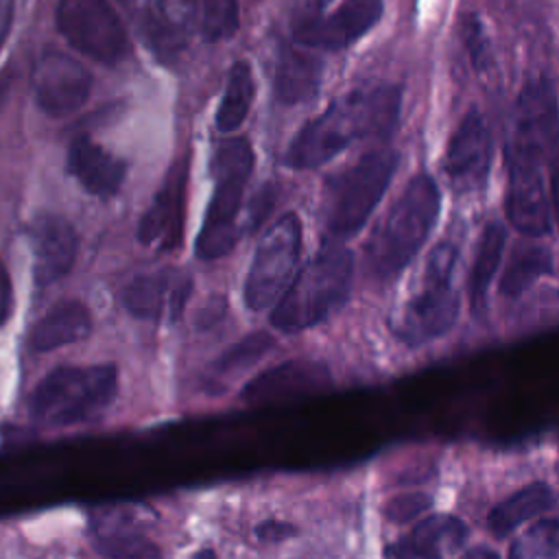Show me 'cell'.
Here are the masks:
<instances>
[{"mask_svg":"<svg viewBox=\"0 0 559 559\" xmlns=\"http://www.w3.org/2000/svg\"><path fill=\"white\" fill-rule=\"evenodd\" d=\"M92 314L83 301L63 299L55 304L28 332V345L35 352H52L87 338Z\"/></svg>","mask_w":559,"mask_h":559,"instance_id":"7402d4cb","label":"cell"},{"mask_svg":"<svg viewBox=\"0 0 559 559\" xmlns=\"http://www.w3.org/2000/svg\"><path fill=\"white\" fill-rule=\"evenodd\" d=\"M459 262V249L443 240L432 247L424 266L419 290L404 304L400 317L393 323L395 336L419 347L443 336L459 314V290L454 286V273Z\"/></svg>","mask_w":559,"mask_h":559,"instance_id":"ba28073f","label":"cell"},{"mask_svg":"<svg viewBox=\"0 0 559 559\" xmlns=\"http://www.w3.org/2000/svg\"><path fill=\"white\" fill-rule=\"evenodd\" d=\"M253 96L255 83L251 66L247 61H234L227 72L225 90L216 109V129L221 133H234L236 129H240V124L249 116Z\"/></svg>","mask_w":559,"mask_h":559,"instance_id":"484cf974","label":"cell"},{"mask_svg":"<svg viewBox=\"0 0 559 559\" xmlns=\"http://www.w3.org/2000/svg\"><path fill=\"white\" fill-rule=\"evenodd\" d=\"M192 293V280L179 269L140 273L120 290L122 308L144 321H177Z\"/></svg>","mask_w":559,"mask_h":559,"instance_id":"9a60e30c","label":"cell"},{"mask_svg":"<svg viewBox=\"0 0 559 559\" xmlns=\"http://www.w3.org/2000/svg\"><path fill=\"white\" fill-rule=\"evenodd\" d=\"M555 504H557L555 491L546 483L526 485L491 509V513L487 518L489 531L498 537H504L511 531H515L520 524H524L526 520L550 511Z\"/></svg>","mask_w":559,"mask_h":559,"instance_id":"603a6c76","label":"cell"},{"mask_svg":"<svg viewBox=\"0 0 559 559\" xmlns=\"http://www.w3.org/2000/svg\"><path fill=\"white\" fill-rule=\"evenodd\" d=\"M400 109L397 85H356L293 135L284 151V164L293 170H310L328 164L356 140H386L397 127Z\"/></svg>","mask_w":559,"mask_h":559,"instance_id":"7a4b0ae2","label":"cell"},{"mask_svg":"<svg viewBox=\"0 0 559 559\" xmlns=\"http://www.w3.org/2000/svg\"><path fill=\"white\" fill-rule=\"evenodd\" d=\"M504 240H507V231L498 221L487 223L480 238H478L476 255H474V262H472V269H469V280H467L469 306H472V312L476 317L483 314L485 308H487L489 284H491V280L496 275V269L500 264Z\"/></svg>","mask_w":559,"mask_h":559,"instance_id":"cb8c5ba5","label":"cell"},{"mask_svg":"<svg viewBox=\"0 0 559 559\" xmlns=\"http://www.w3.org/2000/svg\"><path fill=\"white\" fill-rule=\"evenodd\" d=\"M273 347V338L264 332H255L231 345L227 352L218 356L212 365V378H231L234 373L251 367L260 356H264Z\"/></svg>","mask_w":559,"mask_h":559,"instance_id":"f546056e","label":"cell"},{"mask_svg":"<svg viewBox=\"0 0 559 559\" xmlns=\"http://www.w3.org/2000/svg\"><path fill=\"white\" fill-rule=\"evenodd\" d=\"M397 164L400 155L395 148L378 146L328 179L323 192V223L332 238H347L369 221Z\"/></svg>","mask_w":559,"mask_h":559,"instance_id":"52a82bcc","label":"cell"},{"mask_svg":"<svg viewBox=\"0 0 559 559\" xmlns=\"http://www.w3.org/2000/svg\"><path fill=\"white\" fill-rule=\"evenodd\" d=\"M186 188H188V157L177 159L159 190L155 192L151 205L138 223V240L144 247L157 251H173L183 238V216H186Z\"/></svg>","mask_w":559,"mask_h":559,"instance_id":"5bb4252c","label":"cell"},{"mask_svg":"<svg viewBox=\"0 0 559 559\" xmlns=\"http://www.w3.org/2000/svg\"><path fill=\"white\" fill-rule=\"evenodd\" d=\"M240 24L238 0H199V33L205 41L229 39Z\"/></svg>","mask_w":559,"mask_h":559,"instance_id":"83f0119b","label":"cell"},{"mask_svg":"<svg viewBox=\"0 0 559 559\" xmlns=\"http://www.w3.org/2000/svg\"><path fill=\"white\" fill-rule=\"evenodd\" d=\"M33 249V280L48 286L66 277L79 253V236L70 221L59 214H37L28 225Z\"/></svg>","mask_w":559,"mask_h":559,"instance_id":"e0dca14e","label":"cell"},{"mask_svg":"<svg viewBox=\"0 0 559 559\" xmlns=\"http://www.w3.org/2000/svg\"><path fill=\"white\" fill-rule=\"evenodd\" d=\"M122 2H127V0H122Z\"/></svg>","mask_w":559,"mask_h":559,"instance_id":"ab89813d","label":"cell"},{"mask_svg":"<svg viewBox=\"0 0 559 559\" xmlns=\"http://www.w3.org/2000/svg\"><path fill=\"white\" fill-rule=\"evenodd\" d=\"M461 559H500V557L487 546H476V548H469Z\"/></svg>","mask_w":559,"mask_h":559,"instance_id":"74e56055","label":"cell"},{"mask_svg":"<svg viewBox=\"0 0 559 559\" xmlns=\"http://www.w3.org/2000/svg\"><path fill=\"white\" fill-rule=\"evenodd\" d=\"M118 393V369L100 365H63L48 371L28 397L31 417L46 426H74L100 415Z\"/></svg>","mask_w":559,"mask_h":559,"instance_id":"5b68a950","label":"cell"},{"mask_svg":"<svg viewBox=\"0 0 559 559\" xmlns=\"http://www.w3.org/2000/svg\"><path fill=\"white\" fill-rule=\"evenodd\" d=\"M555 87L546 76H531L515 100L507 140V199L509 223L524 236L550 231V201L544 179L548 148L559 133Z\"/></svg>","mask_w":559,"mask_h":559,"instance_id":"6da1fadb","label":"cell"},{"mask_svg":"<svg viewBox=\"0 0 559 559\" xmlns=\"http://www.w3.org/2000/svg\"><path fill=\"white\" fill-rule=\"evenodd\" d=\"M190 559H216V555L212 548H203V550H197Z\"/></svg>","mask_w":559,"mask_h":559,"instance_id":"f35d334b","label":"cell"},{"mask_svg":"<svg viewBox=\"0 0 559 559\" xmlns=\"http://www.w3.org/2000/svg\"><path fill=\"white\" fill-rule=\"evenodd\" d=\"M66 168L68 175H72L87 194L98 199L118 194L127 177V164L87 135L72 140Z\"/></svg>","mask_w":559,"mask_h":559,"instance_id":"ac0fdd59","label":"cell"},{"mask_svg":"<svg viewBox=\"0 0 559 559\" xmlns=\"http://www.w3.org/2000/svg\"><path fill=\"white\" fill-rule=\"evenodd\" d=\"M546 168H548V201L552 205V214L559 223V133L555 135L550 148H548V157H546Z\"/></svg>","mask_w":559,"mask_h":559,"instance_id":"d6a6232c","label":"cell"},{"mask_svg":"<svg viewBox=\"0 0 559 559\" xmlns=\"http://www.w3.org/2000/svg\"><path fill=\"white\" fill-rule=\"evenodd\" d=\"M552 273V253L544 245L520 242L500 280V295L504 299H518L524 295L542 275Z\"/></svg>","mask_w":559,"mask_h":559,"instance_id":"d4e9b609","label":"cell"},{"mask_svg":"<svg viewBox=\"0 0 559 559\" xmlns=\"http://www.w3.org/2000/svg\"><path fill=\"white\" fill-rule=\"evenodd\" d=\"M301 253V221L295 212L282 214L260 238L249 273L245 277L242 297L247 308L264 310L275 304L295 277Z\"/></svg>","mask_w":559,"mask_h":559,"instance_id":"9c48e42d","label":"cell"},{"mask_svg":"<svg viewBox=\"0 0 559 559\" xmlns=\"http://www.w3.org/2000/svg\"><path fill=\"white\" fill-rule=\"evenodd\" d=\"M330 384H332V373L321 360L293 358L249 380L240 397L242 402L258 406V404L286 402V400L312 395L328 389Z\"/></svg>","mask_w":559,"mask_h":559,"instance_id":"2e32d148","label":"cell"},{"mask_svg":"<svg viewBox=\"0 0 559 559\" xmlns=\"http://www.w3.org/2000/svg\"><path fill=\"white\" fill-rule=\"evenodd\" d=\"M441 207V192L428 173H417L373 227L365 245V271L378 282L395 280L424 247Z\"/></svg>","mask_w":559,"mask_h":559,"instance_id":"3957f363","label":"cell"},{"mask_svg":"<svg viewBox=\"0 0 559 559\" xmlns=\"http://www.w3.org/2000/svg\"><path fill=\"white\" fill-rule=\"evenodd\" d=\"M255 155L245 138L223 140L212 157L214 190L207 203L194 251L201 260L227 255L238 240V216Z\"/></svg>","mask_w":559,"mask_h":559,"instance_id":"8992f818","label":"cell"},{"mask_svg":"<svg viewBox=\"0 0 559 559\" xmlns=\"http://www.w3.org/2000/svg\"><path fill=\"white\" fill-rule=\"evenodd\" d=\"M432 504V498L426 493H406V496H395L384 504V515L391 522H408L411 518L424 513Z\"/></svg>","mask_w":559,"mask_h":559,"instance_id":"1f68e13d","label":"cell"},{"mask_svg":"<svg viewBox=\"0 0 559 559\" xmlns=\"http://www.w3.org/2000/svg\"><path fill=\"white\" fill-rule=\"evenodd\" d=\"M382 11V0H343L332 13L295 20L290 39L317 52H336L365 37Z\"/></svg>","mask_w":559,"mask_h":559,"instance_id":"8fae6325","label":"cell"},{"mask_svg":"<svg viewBox=\"0 0 559 559\" xmlns=\"http://www.w3.org/2000/svg\"><path fill=\"white\" fill-rule=\"evenodd\" d=\"M13 312V284L4 262L0 260V328L9 321Z\"/></svg>","mask_w":559,"mask_h":559,"instance_id":"836d02e7","label":"cell"},{"mask_svg":"<svg viewBox=\"0 0 559 559\" xmlns=\"http://www.w3.org/2000/svg\"><path fill=\"white\" fill-rule=\"evenodd\" d=\"M463 44L467 50V57L472 66L483 72L487 70L491 61V48H489V37L483 26V22L476 15H465L463 20Z\"/></svg>","mask_w":559,"mask_h":559,"instance_id":"4dcf8cb0","label":"cell"},{"mask_svg":"<svg viewBox=\"0 0 559 559\" xmlns=\"http://www.w3.org/2000/svg\"><path fill=\"white\" fill-rule=\"evenodd\" d=\"M509 559H559V520H539L509 550Z\"/></svg>","mask_w":559,"mask_h":559,"instance_id":"f1b7e54d","label":"cell"},{"mask_svg":"<svg viewBox=\"0 0 559 559\" xmlns=\"http://www.w3.org/2000/svg\"><path fill=\"white\" fill-rule=\"evenodd\" d=\"M290 2H293L295 20H299V17H312L323 13L332 0H290Z\"/></svg>","mask_w":559,"mask_h":559,"instance_id":"d590c367","label":"cell"},{"mask_svg":"<svg viewBox=\"0 0 559 559\" xmlns=\"http://www.w3.org/2000/svg\"><path fill=\"white\" fill-rule=\"evenodd\" d=\"M55 22L81 55L114 66L129 55V35L109 0H57Z\"/></svg>","mask_w":559,"mask_h":559,"instance_id":"30bf717a","label":"cell"},{"mask_svg":"<svg viewBox=\"0 0 559 559\" xmlns=\"http://www.w3.org/2000/svg\"><path fill=\"white\" fill-rule=\"evenodd\" d=\"M467 539V526L454 515H430L421 520L411 535L389 546L393 559H448Z\"/></svg>","mask_w":559,"mask_h":559,"instance_id":"ffe728a7","label":"cell"},{"mask_svg":"<svg viewBox=\"0 0 559 559\" xmlns=\"http://www.w3.org/2000/svg\"><path fill=\"white\" fill-rule=\"evenodd\" d=\"M92 546L105 559H164L159 546L124 524H100L90 531Z\"/></svg>","mask_w":559,"mask_h":559,"instance_id":"4316f807","label":"cell"},{"mask_svg":"<svg viewBox=\"0 0 559 559\" xmlns=\"http://www.w3.org/2000/svg\"><path fill=\"white\" fill-rule=\"evenodd\" d=\"M15 20V0H0V50L9 39Z\"/></svg>","mask_w":559,"mask_h":559,"instance_id":"e575fe53","label":"cell"},{"mask_svg":"<svg viewBox=\"0 0 559 559\" xmlns=\"http://www.w3.org/2000/svg\"><path fill=\"white\" fill-rule=\"evenodd\" d=\"M37 107L50 118H66L79 111L92 94V74L74 57L61 50H44L31 74Z\"/></svg>","mask_w":559,"mask_h":559,"instance_id":"7c38bea8","label":"cell"},{"mask_svg":"<svg viewBox=\"0 0 559 559\" xmlns=\"http://www.w3.org/2000/svg\"><path fill=\"white\" fill-rule=\"evenodd\" d=\"M491 166V133L485 116L469 109L452 131L445 155L443 173L456 192H476L485 186Z\"/></svg>","mask_w":559,"mask_h":559,"instance_id":"4fadbf2b","label":"cell"},{"mask_svg":"<svg viewBox=\"0 0 559 559\" xmlns=\"http://www.w3.org/2000/svg\"><path fill=\"white\" fill-rule=\"evenodd\" d=\"M352 280V251L338 242H325L275 301L271 325L295 334L325 321L347 301Z\"/></svg>","mask_w":559,"mask_h":559,"instance_id":"277c9868","label":"cell"},{"mask_svg":"<svg viewBox=\"0 0 559 559\" xmlns=\"http://www.w3.org/2000/svg\"><path fill=\"white\" fill-rule=\"evenodd\" d=\"M146 28L162 55H179L199 31V0H148Z\"/></svg>","mask_w":559,"mask_h":559,"instance_id":"44dd1931","label":"cell"},{"mask_svg":"<svg viewBox=\"0 0 559 559\" xmlns=\"http://www.w3.org/2000/svg\"><path fill=\"white\" fill-rule=\"evenodd\" d=\"M321 79H323V61L317 55V50L299 46L293 39L280 46L273 87H275V98L282 105L293 107L297 103L312 98L321 85Z\"/></svg>","mask_w":559,"mask_h":559,"instance_id":"d6986e66","label":"cell"},{"mask_svg":"<svg viewBox=\"0 0 559 559\" xmlns=\"http://www.w3.org/2000/svg\"><path fill=\"white\" fill-rule=\"evenodd\" d=\"M258 537L260 539H266V542H275V539H282L288 535V526L286 524H277V522H264L255 528Z\"/></svg>","mask_w":559,"mask_h":559,"instance_id":"8d00e7d4","label":"cell"}]
</instances>
